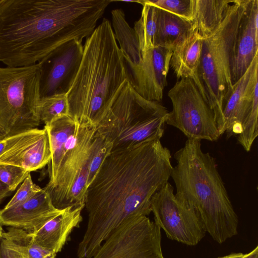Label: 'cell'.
Returning a JSON list of instances; mask_svg holds the SVG:
<instances>
[{
  "label": "cell",
  "instance_id": "obj_22",
  "mask_svg": "<svg viewBox=\"0 0 258 258\" xmlns=\"http://www.w3.org/2000/svg\"><path fill=\"white\" fill-rule=\"evenodd\" d=\"M193 31L191 22L158 8V16L154 47L171 49Z\"/></svg>",
  "mask_w": 258,
  "mask_h": 258
},
{
  "label": "cell",
  "instance_id": "obj_16",
  "mask_svg": "<svg viewBox=\"0 0 258 258\" xmlns=\"http://www.w3.org/2000/svg\"><path fill=\"white\" fill-rule=\"evenodd\" d=\"M258 55V0H248L235 39L230 61L232 84Z\"/></svg>",
  "mask_w": 258,
  "mask_h": 258
},
{
  "label": "cell",
  "instance_id": "obj_28",
  "mask_svg": "<svg viewBox=\"0 0 258 258\" xmlns=\"http://www.w3.org/2000/svg\"><path fill=\"white\" fill-rule=\"evenodd\" d=\"M42 188L33 182L30 173L4 208L18 206L32 198Z\"/></svg>",
  "mask_w": 258,
  "mask_h": 258
},
{
  "label": "cell",
  "instance_id": "obj_10",
  "mask_svg": "<svg viewBox=\"0 0 258 258\" xmlns=\"http://www.w3.org/2000/svg\"><path fill=\"white\" fill-rule=\"evenodd\" d=\"M92 258H164L161 229L148 216L130 217L111 232Z\"/></svg>",
  "mask_w": 258,
  "mask_h": 258
},
{
  "label": "cell",
  "instance_id": "obj_18",
  "mask_svg": "<svg viewBox=\"0 0 258 258\" xmlns=\"http://www.w3.org/2000/svg\"><path fill=\"white\" fill-rule=\"evenodd\" d=\"M84 207H69L58 213L38 229L30 232L35 242L40 247L55 254L60 252L73 230L82 221Z\"/></svg>",
  "mask_w": 258,
  "mask_h": 258
},
{
  "label": "cell",
  "instance_id": "obj_4",
  "mask_svg": "<svg viewBox=\"0 0 258 258\" xmlns=\"http://www.w3.org/2000/svg\"><path fill=\"white\" fill-rule=\"evenodd\" d=\"M176 164L171 174L176 197L192 208L206 232L221 244L238 233V219L215 159L205 153L201 141L187 139L174 154Z\"/></svg>",
  "mask_w": 258,
  "mask_h": 258
},
{
  "label": "cell",
  "instance_id": "obj_19",
  "mask_svg": "<svg viewBox=\"0 0 258 258\" xmlns=\"http://www.w3.org/2000/svg\"><path fill=\"white\" fill-rule=\"evenodd\" d=\"M203 39L196 31H192L173 48L170 66L176 78L195 77L200 64Z\"/></svg>",
  "mask_w": 258,
  "mask_h": 258
},
{
  "label": "cell",
  "instance_id": "obj_5",
  "mask_svg": "<svg viewBox=\"0 0 258 258\" xmlns=\"http://www.w3.org/2000/svg\"><path fill=\"white\" fill-rule=\"evenodd\" d=\"M51 159L47 189L53 206L84 207L91 160L97 143L96 127L80 124L69 116L45 125Z\"/></svg>",
  "mask_w": 258,
  "mask_h": 258
},
{
  "label": "cell",
  "instance_id": "obj_27",
  "mask_svg": "<svg viewBox=\"0 0 258 258\" xmlns=\"http://www.w3.org/2000/svg\"><path fill=\"white\" fill-rule=\"evenodd\" d=\"M30 173L21 167L0 164V180L8 186L11 191L15 190Z\"/></svg>",
  "mask_w": 258,
  "mask_h": 258
},
{
  "label": "cell",
  "instance_id": "obj_15",
  "mask_svg": "<svg viewBox=\"0 0 258 258\" xmlns=\"http://www.w3.org/2000/svg\"><path fill=\"white\" fill-rule=\"evenodd\" d=\"M258 91V55L243 76L233 85L232 91L224 102L223 116L227 138L242 132L241 123Z\"/></svg>",
  "mask_w": 258,
  "mask_h": 258
},
{
  "label": "cell",
  "instance_id": "obj_2",
  "mask_svg": "<svg viewBox=\"0 0 258 258\" xmlns=\"http://www.w3.org/2000/svg\"><path fill=\"white\" fill-rule=\"evenodd\" d=\"M109 0H0V62L11 67L40 62L96 28Z\"/></svg>",
  "mask_w": 258,
  "mask_h": 258
},
{
  "label": "cell",
  "instance_id": "obj_32",
  "mask_svg": "<svg viewBox=\"0 0 258 258\" xmlns=\"http://www.w3.org/2000/svg\"><path fill=\"white\" fill-rule=\"evenodd\" d=\"M244 253L239 252V253H232L231 254H229L228 255L219 257L218 258H243L244 256Z\"/></svg>",
  "mask_w": 258,
  "mask_h": 258
},
{
  "label": "cell",
  "instance_id": "obj_17",
  "mask_svg": "<svg viewBox=\"0 0 258 258\" xmlns=\"http://www.w3.org/2000/svg\"><path fill=\"white\" fill-rule=\"evenodd\" d=\"M59 211L53 206L48 193L42 188L23 203L0 210V224L32 232Z\"/></svg>",
  "mask_w": 258,
  "mask_h": 258
},
{
  "label": "cell",
  "instance_id": "obj_1",
  "mask_svg": "<svg viewBox=\"0 0 258 258\" xmlns=\"http://www.w3.org/2000/svg\"><path fill=\"white\" fill-rule=\"evenodd\" d=\"M161 139L111 150L87 188L88 220L78 258H92L111 232L127 218L148 216L151 200L171 176V155Z\"/></svg>",
  "mask_w": 258,
  "mask_h": 258
},
{
  "label": "cell",
  "instance_id": "obj_30",
  "mask_svg": "<svg viewBox=\"0 0 258 258\" xmlns=\"http://www.w3.org/2000/svg\"><path fill=\"white\" fill-rule=\"evenodd\" d=\"M11 192L8 186L0 180V201L8 196Z\"/></svg>",
  "mask_w": 258,
  "mask_h": 258
},
{
  "label": "cell",
  "instance_id": "obj_12",
  "mask_svg": "<svg viewBox=\"0 0 258 258\" xmlns=\"http://www.w3.org/2000/svg\"><path fill=\"white\" fill-rule=\"evenodd\" d=\"M83 55L82 42L74 39L61 45L39 62L41 98L67 94L77 74Z\"/></svg>",
  "mask_w": 258,
  "mask_h": 258
},
{
  "label": "cell",
  "instance_id": "obj_24",
  "mask_svg": "<svg viewBox=\"0 0 258 258\" xmlns=\"http://www.w3.org/2000/svg\"><path fill=\"white\" fill-rule=\"evenodd\" d=\"M2 237L12 243L30 258H55L56 254L39 246L30 232L10 227Z\"/></svg>",
  "mask_w": 258,
  "mask_h": 258
},
{
  "label": "cell",
  "instance_id": "obj_8",
  "mask_svg": "<svg viewBox=\"0 0 258 258\" xmlns=\"http://www.w3.org/2000/svg\"><path fill=\"white\" fill-rule=\"evenodd\" d=\"M40 63L0 67V126L7 136L37 128L41 99Z\"/></svg>",
  "mask_w": 258,
  "mask_h": 258
},
{
  "label": "cell",
  "instance_id": "obj_26",
  "mask_svg": "<svg viewBox=\"0 0 258 258\" xmlns=\"http://www.w3.org/2000/svg\"><path fill=\"white\" fill-rule=\"evenodd\" d=\"M147 3L190 22L193 20V0H145Z\"/></svg>",
  "mask_w": 258,
  "mask_h": 258
},
{
  "label": "cell",
  "instance_id": "obj_34",
  "mask_svg": "<svg viewBox=\"0 0 258 258\" xmlns=\"http://www.w3.org/2000/svg\"><path fill=\"white\" fill-rule=\"evenodd\" d=\"M3 229H2V227L1 226V225L0 224V240L2 237V235H3Z\"/></svg>",
  "mask_w": 258,
  "mask_h": 258
},
{
  "label": "cell",
  "instance_id": "obj_29",
  "mask_svg": "<svg viewBox=\"0 0 258 258\" xmlns=\"http://www.w3.org/2000/svg\"><path fill=\"white\" fill-rule=\"evenodd\" d=\"M24 252L12 243L2 237L0 244V258H28Z\"/></svg>",
  "mask_w": 258,
  "mask_h": 258
},
{
  "label": "cell",
  "instance_id": "obj_23",
  "mask_svg": "<svg viewBox=\"0 0 258 258\" xmlns=\"http://www.w3.org/2000/svg\"><path fill=\"white\" fill-rule=\"evenodd\" d=\"M143 6L140 18L135 22L134 29L138 37L140 48L143 53L154 48L157 29L158 8L148 4L145 0L138 1Z\"/></svg>",
  "mask_w": 258,
  "mask_h": 258
},
{
  "label": "cell",
  "instance_id": "obj_11",
  "mask_svg": "<svg viewBox=\"0 0 258 258\" xmlns=\"http://www.w3.org/2000/svg\"><path fill=\"white\" fill-rule=\"evenodd\" d=\"M173 191L168 182L152 197L151 210L154 222L168 238L196 245L206 235L204 224L195 210L181 202Z\"/></svg>",
  "mask_w": 258,
  "mask_h": 258
},
{
  "label": "cell",
  "instance_id": "obj_14",
  "mask_svg": "<svg viewBox=\"0 0 258 258\" xmlns=\"http://www.w3.org/2000/svg\"><path fill=\"white\" fill-rule=\"evenodd\" d=\"M172 53L171 49L154 47L142 53L138 66L125 71L127 80L143 98L159 103L162 100Z\"/></svg>",
  "mask_w": 258,
  "mask_h": 258
},
{
  "label": "cell",
  "instance_id": "obj_31",
  "mask_svg": "<svg viewBox=\"0 0 258 258\" xmlns=\"http://www.w3.org/2000/svg\"><path fill=\"white\" fill-rule=\"evenodd\" d=\"M243 258H258V246H256L250 252L245 254Z\"/></svg>",
  "mask_w": 258,
  "mask_h": 258
},
{
  "label": "cell",
  "instance_id": "obj_13",
  "mask_svg": "<svg viewBox=\"0 0 258 258\" xmlns=\"http://www.w3.org/2000/svg\"><path fill=\"white\" fill-rule=\"evenodd\" d=\"M50 159L49 137L44 127L0 140V164L21 167L31 172L45 166Z\"/></svg>",
  "mask_w": 258,
  "mask_h": 258
},
{
  "label": "cell",
  "instance_id": "obj_25",
  "mask_svg": "<svg viewBox=\"0 0 258 258\" xmlns=\"http://www.w3.org/2000/svg\"><path fill=\"white\" fill-rule=\"evenodd\" d=\"M39 115L40 122L45 125L57 118L69 115L67 95L56 94L41 98Z\"/></svg>",
  "mask_w": 258,
  "mask_h": 258
},
{
  "label": "cell",
  "instance_id": "obj_21",
  "mask_svg": "<svg viewBox=\"0 0 258 258\" xmlns=\"http://www.w3.org/2000/svg\"><path fill=\"white\" fill-rule=\"evenodd\" d=\"M112 27L122 54L125 70L138 66L142 59L138 37L133 28L125 20L121 9L111 11Z\"/></svg>",
  "mask_w": 258,
  "mask_h": 258
},
{
  "label": "cell",
  "instance_id": "obj_7",
  "mask_svg": "<svg viewBox=\"0 0 258 258\" xmlns=\"http://www.w3.org/2000/svg\"><path fill=\"white\" fill-rule=\"evenodd\" d=\"M168 111L160 103L143 98L126 80L96 133L107 139L112 150L161 139Z\"/></svg>",
  "mask_w": 258,
  "mask_h": 258
},
{
  "label": "cell",
  "instance_id": "obj_33",
  "mask_svg": "<svg viewBox=\"0 0 258 258\" xmlns=\"http://www.w3.org/2000/svg\"><path fill=\"white\" fill-rule=\"evenodd\" d=\"M7 134L5 132V131L2 129V128L0 126V140H2L7 137Z\"/></svg>",
  "mask_w": 258,
  "mask_h": 258
},
{
  "label": "cell",
  "instance_id": "obj_3",
  "mask_svg": "<svg viewBox=\"0 0 258 258\" xmlns=\"http://www.w3.org/2000/svg\"><path fill=\"white\" fill-rule=\"evenodd\" d=\"M126 80L122 54L110 21L104 18L83 45L80 68L66 94L69 116L97 127Z\"/></svg>",
  "mask_w": 258,
  "mask_h": 258
},
{
  "label": "cell",
  "instance_id": "obj_20",
  "mask_svg": "<svg viewBox=\"0 0 258 258\" xmlns=\"http://www.w3.org/2000/svg\"><path fill=\"white\" fill-rule=\"evenodd\" d=\"M234 0H193L192 29L204 39L223 21Z\"/></svg>",
  "mask_w": 258,
  "mask_h": 258
},
{
  "label": "cell",
  "instance_id": "obj_9",
  "mask_svg": "<svg viewBox=\"0 0 258 258\" xmlns=\"http://www.w3.org/2000/svg\"><path fill=\"white\" fill-rule=\"evenodd\" d=\"M172 104L166 123L179 130L189 140L215 141L220 134L213 111L194 81L181 78L168 91Z\"/></svg>",
  "mask_w": 258,
  "mask_h": 258
},
{
  "label": "cell",
  "instance_id": "obj_6",
  "mask_svg": "<svg viewBox=\"0 0 258 258\" xmlns=\"http://www.w3.org/2000/svg\"><path fill=\"white\" fill-rule=\"evenodd\" d=\"M248 0H234L225 18L203 40L200 64L194 81L213 111L220 135L224 133L223 108L232 91L230 61L239 24Z\"/></svg>",
  "mask_w": 258,
  "mask_h": 258
}]
</instances>
